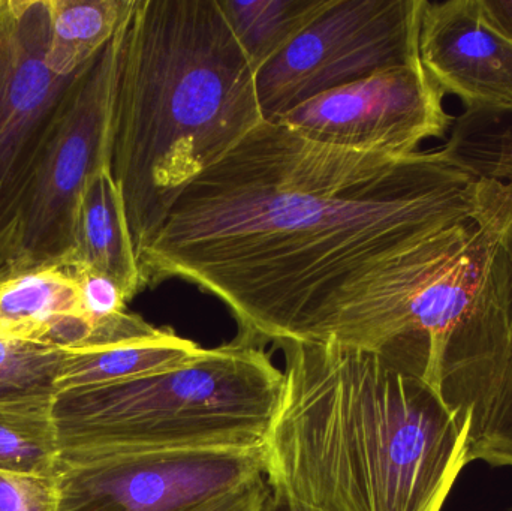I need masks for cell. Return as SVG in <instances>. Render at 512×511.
I'll list each match as a JSON object with an SVG mask.
<instances>
[{
    "instance_id": "1",
    "label": "cell",
    "mask_w": 512,
    "mask_h": 511,
    "mask_svg": "<svg viewBox=\"0 0 512 511\" xmlns=\"http://www.w3.org/2000/svg\"><path fill=\"white\" fill-rule=\"evenodd\" d=\"M483 185L445 146L391 158L265 120L183 192L138 258L141 282H192L240 335L277 344L343 285L472 221Z\"/></svg>"
},
{
    "instance_id": "2",
    "label": "cell",
    "mask_w": 512,
    "mask_h": 511,
    "mask_svg": "<svg viewBox=\"0 0 512 511\" xmlns=\"http://www.w3.org/2000/svg\"><path fill=\"white\" fill-rule=\"evenodd\" d=\"M283 389L268 488L318 511H442L469 464L471 419L432 384L333 341L277 342Z\"/></svg>"
},
{
    "instance_id": "3",
    "label": "cell",
    "mask_w": 512,
    "mask_h": 511,
    "mask_svg": "<svg viewBox=\"0 0 512 511\" xmlns=\"http://www.w3.org/2000/svg\"><path fill=\"white\" fill-rule=\"evenodd\" d=\"M265 122L218 0H137L123 32L110 170L137 258L183 192Z\"/></svg>"
},
{
    "instance_id": "4",
    "label": "cell",
    "mask_w": 512,
    "mask_h": 511,
    "mask_svg": "<svg viewBox=\"0 0 512 511\" xmlns=\"http://www.w3.org/2000/svg\"><path fill=\"white\" fill-rule=\"evenodd\" d=\"M484 179L477 219L334 291L295 333L375 354L444 396L471 360L487 282L512 227V182Z\"/></svg>"
},
{
    "instance_id": "5",
    "label": "cell",
    "mask_w": 512,
    "mask_h": 511,
    "mask_svg": "<svg viewBox=\"0 0 512 511\" xmlns=\"http://www.w3.org/2000/svg\"><path fill=\"white\" fill-rule=\"evenodd\" d=\"M283 372L243 335L155 374L59 392L62 461L107 453L264 447Z\"/></svg>"
},
{
    "instance_id": "6",
    "label": "cell",
    "mask_w": 512,
    "mask_h": 511,
    "mask_svg": "<svg viewBox=\"0 0 512 511\" xmlns=\"http://www.w3.org/2000/svg\"><path fill=\"white\" fill-rule=\"evenodd\" d=\"M126 23L75 78L3 204L0 275L68 263L78 198L93 173L110 167L114 92Z\"/></svg>"
},
{
    "instance_id": "7",
    "label": "cell",
    "mask_w": 512,
    "mask_h": 511,
    "mask_svg": "<svg viewBox=\"0 0 512 511\" xmlns=\"http://www.w3.org/2000/svg\"><path fill=\"white\" fill-rule=\"evenodd\" d=\"M424 0H331L255 74L264 120L382 69L420 59Z\"/></svg>"
},
{
    "instance_id": "8",
    "label": "cell",
    "mask_w": 512,
    "mask_h": 511,
    "mask_svg": "<svg viewBox=\"0 0 512 511\" xmlns=\"http://www.w3.org/2000/svg\"><path fill=\"white\" fill-rule=\"evenodd\" d=\"M261 476L264 447L71 459L57 474V511H185Z\"/></svg>"
},
{
    "instance_id": "9",
    "label": "cell",
    "mask_w": 512,
    "mask_h": 511,
    "mask_svg": "<svg viewBox=\"0 0 512 511\" xmlns=\"http://www.w3.org/2000/svg\"><path fill=\"white\" fill-rule=\"evenodd\" d=\"M444 96L417 59L315 96L270 122L310 140L402 159L445 137L454 119Z\"/></svg>"
},
{
    "instance_id": "10",
    "label": "cell",
    "mask_w": 512,
    "mask_h": 511,
    "mask_svg": "<svg viewBox=\"0 0 512 511\" xmlns=\"http://www.w3.org/2000/svg\"><path fill=\"white\" fill-rule=\"evenodd\" d=\"M50 0H0V210L75 78L47 63Z\"/></svg>"
},
{
    "instance_id": "11",
    "label": "cell",
    "mask_w": 512,
    "mask_h": 511,
    "mask_svg": "<svg viewBox=\"0 0 512 511\" xmlns=\"http://www.w3.org/2000/svg\"><path fill=\"white\" fill-rule=\"evenodd\" d=\"M418 54L444 95L457 96L468 113L512 111V42L484 0H424Z\"/></svg>"
},
{
    "instance_id": "12",
    "label": "cell",
    "mask_w": 512,
    "mask_h": 511,
    "mask_svg": "<svg viewBox=\"0 0 512 511\" xmlns=\"http://www.w3.org/2000/svg\"><path fill=\"white\" fill-rule=\"evenodd\" d=\"M447 402L471 419L469 461L512 467V227L487 282L474 362Z\"/></svg>"
},
{
    "instance_id": "13",
    "label": "cell",
    "mask_w": 512,
    "mask_h": 511,
    "mask_svg": "<svg viewBox=\"0 0 512 511\" xmlns=\"http://www.w3.org/2000/svg\"><path fill=\"white\" fill-rule=\"evenodd\" d=\"M98 323L84 314L74 269L65 261L0 275L2 339L92 350Z\"/></svg>"
},
{
    "instance_id": "14",
    "label": "cell",
    "mask_w": 512,
    "mask_h": 511,
    "mask_svg": "<svg viewBox=\"0 0 512 511\" xmlns=\"http://www.w3.org/2000/svg\"><path fill=\"white\" fill-rule=\"evenodd\" d=\"M68 263L113 279L128 302L144 288L125 204L108 165L90 176L78 198Z\"/></svg>"
},
{
    "instance_id": "15",
    "label": "cell",
    "mask_w": 512,
    "mask_h": 511,
    "mask_svg": "<svg viewBox=\"0 0 512 511\" xmlns=\"http://www.w3.org/2000/svg\"><path fill=\"white\" fill-rule=\"evenodd\" d=\"M203 348L173 330L143 341L98 350L68 351L59 392L89 389L155 374L194 359Z\"/></svg>"
},
{
    "instance_id": "16",
    "label": "cell",
    "mask_w": 512,
    "mask_h": 511,
    "mask_svg": "<svg viewBox=\"0 0 512 511\" xmlns=\"http://www.w3.org/2000/svg\"><path fill=\"white\" fill-rule=\"evenodd\" d=\"M137 0H50L48 68L74 78L87 68L131 17Z\"/></svg>"
},
{
    "instance_id": "17",
    "label": "cell",
    "mask_w": 512,
    "mask_h": 511,
    "mask_svg": "<svg viewBox=\"0 0 512 511\" xmlns=\"http://www.w3.org/2000/svg\"><path fill=\"white\" fill-rule=\"evenodd\" d=\"M331 0H218L234 38L256 72L282 53Z\"/></svg>"
},
{
    "instance_id": "18",
    "label": "cell",
    "mask_w": 512,
    "mask_h": 511,
    "mask_svg": "<svg viewBox=\"0 0 512 511\" xmlns=\"http://www.w3.org/2000/svg\"><path fill=\"white\" fill-rule=\"evenodd\" d=\"M53 399L0 404V471L57 477L62 467Z\"/></svg>"
},
{
    "instance_id": "19",
    "label": "cell",
    "mask_w": 512,
    "mask_h": 511,
    "mask_svg": "<svg viewBox=\"0 0 512 511\" xmlns=\"http://www.w3.org/2000/svg\"><path fill=\"white\" fill-rule=\"evenodd\" d=\"M445 147L475 176L512 182V111H466L454 119V131Z\"/></svg>"
},
{
    "instance_id": "20",
    "label": "cell",
    "mask_w": 512,
    "mask_h": 511,
    "mask_svg": "<svg viewBox=\"0 0 512 511\" xmlns=\"http://www.w3.org/2000/svg\"><path fill=\"white\" fill-rule=\"evenodd\" d=\"M66 357L53 345L0 338V404L56 398Z\"/></svg>"
},
{
    "instance_id": "21",
    "label": "cell",
    "mask_w": 512,
    "mask_h": 511,
    "mask_svg": "<svg viewBox=\"0 0 512 511\" xmlns=\"http://www.w3.org/2000/svg\"><path fill=\"white\" fill-rule=\"evenodd\" d=\"M0 511H57V477L0 471Z\"/></svg>"
},
{
    "instance_id": "22",
    "label": "cell",
    "mask_w": 512,
    "mask_h": 511,
    "mask_svg": "<svg viewBox=\"0 0 512 511\" xmlns=\"http://www.w3.org/2000/svg\"><path fill=\"white\" fill-rule=\"evenodd\" d=\"M71 266L77 279L81 308L90 320H107L126 312L128 300L113 279L80 264Z\"/></svg>"
},
{
    "instance_id": "23",
    "label": "cell",
    "mask_w": 512,
    "mask_h": 511,
    "mask_svg": "<svg viewBox=\"0 0 512 511\" xmlns=\"http://www.w3.org/2000/svg\"><path fill=\"white\" fill-rule=\"evenodd\" d=\"M265 477L261 476L240 488L209 498L185 511H258L268 492Z\"/></svg>"
},
{
    "instance_id": "24",
    "label": "cell",
    "mask_w": 512,
    "mask_h": 511,
    "mask_svg": "<svg viewBox=\"0 0 512 511\" xmlns=\"http://www.w3.org/2000/svg\"><path fill=\"white\" fill-rule=\"evenodd\" d=\"M493 23L512 42V0H484Z\"/></svg>"
},
{
    "instance_id": "25",
    "label": "cell",
    "mask_w": 512,
    "mask_h": 511,
    "mask_svg": "<svg viewBox=\"0 0 512 511\" xmlns=\"http://www.w3.org/2000/svg\"><path fill=\"white\" fill-rule=\"evenodd\" d=\"M258 511H318L294 498L288 497L282 492L273 491L268 489L267 495L262 500L261 506Z\"/></svg>"
},
{
    "instance_id": "26",
    "label": "cell",
    "mask_w": 512,
    "mask_h": 511,
    "mask_svg": "<svg viewBox=\"0 0 512 511\" xmlns=\"http://www.w3.org/2000/svg\"><path fill=\"white\" fill-rule=\"evenodd\" d=\"M512 511V510H511Z\"/></svg>"
}]
</instances>
